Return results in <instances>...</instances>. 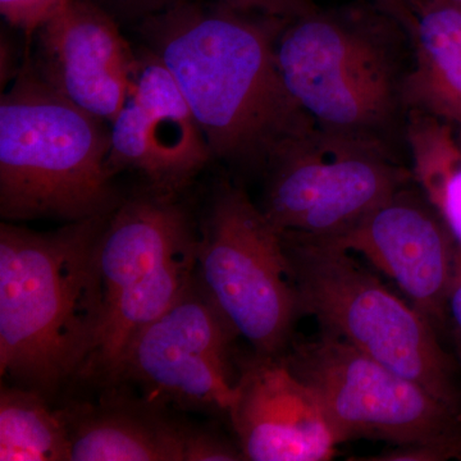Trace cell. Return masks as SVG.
<instances>
[{"mask_svg":"<svg viewBox=\"0 0 461 461\" xmlns=\"http://www.w3.org/2000/svg\"><path fill=\"white\" fill-rule=\"evenodd\" d=\"M318 240L366 258L433 326H445L459 244L426 196L402 187L348 230Z\"/></svg>","mask_w":461,"mask_h":461,"instance_id":"cell-11","label":"cell"},{"mask_svg":"<svg viewBox=\"0 0 461 461\" xmlns=\"http://www.w3.org/2000/svg\"><path fill=\"white\" fill-rule=\"evenodd\" d=\"M235 330L193 281L127 346L108 387L136 384L167 408L229 417L236 396Z\"/></svg>","mask_w":461,"mask_h":461,"instance_id":"cell-9","label":"cell"},{"mask_svg":"<svg viewBox=\"0 0 461 461\" xmlns=\"http://www.w3.org/2000/svg\"><path fill=\"white\" fill-rule=\"evenodd\" d=\"M284 21L177 2L149 18V50L168 69L212 156L266 168L273 154L315 124L286 89L276 39Z\"/></svg>","mask_w":461,"mask_h":461,"instance_id":"cell-1","label":"cell"},{"mask_svg":"<svg viewBox=\"0 0 461 461\" xmlns=\"http://www.w3.org/2000/svg\"><path fill=\"white\" fill-rule=\"evenodd\" d=\"M245 460L239 445L204 427L191 426L185 441L184 461Z\"/></svg>","mask_w":461,"mask_h":461,"instance_id":"cell-19","label":"cell"},{"mask_svg":"<svg viewBox=\"0 0 461 461\" xmlns=\"http://www.w3.org/2000/svg\"><path fill=\"white\" fill-rule=\"evenodd\" d=\"M71 436V461H184L189 424L147 397L118 391L100 402L62 408Z\"/></svg>","mask_w":461,"mask_h":461,"instance_id":"cell-14","label":"cell"},{"mask_svg":"<svg viewBox=\"0 0 461 461\" xmlns=\"http://www.w3.org/2000/svg\"><path fill=\"white\" fill-rule=\"evenodd\" d=\"M108 168L139 173L158 193L178 195L208 165L211 148L162 60L138 56L126 102L109 122Z\"/></svg>","mask_w":461,"mask_h":461,"instance_id":"cell-10","label":"cell"},{"mask_svg":"<svg viewBox=\"0 0 461 461\" xmlns=\"http://www.w3.org/2000/svg\"><path fill=\"white\" fill-rule=\"evenodd\" d=\"M455 459L461 460V433L459 436V439H457L456 454H455Z\"/></svg>","mask_w":461,"mask_h":461,"instance_id":"cell-24","label":"cell"},{"mask_svg":"<svg viewBox=\"0 0 461 461\" xmlns=\"http://www.w3.org/2000/svg\"><path fill=\"white\" fill-rule=\"evenodd\" d=\"M229 420L245 460L326 461L338 453L320 399L280 357L254 354L240 364Z\"/></svg>","mask_w":461,"mask_h":461,"instance_id":"cell-13","label":"cell"},{"mask_svg":"<svg viewBox=\"0 0 461 461\" xmlns=\"http://www.w3.org/2000/svg\"><path fill=\"white\" fill-rule=\"evenodd\" d=\"M195 278L254 353H286L302 313L281 232L229 182L215 187L200 222Z\"/></svg>","mask_w":461,"mask_h":461,"instance_id":"cell-6","label":"cell"},{"mask_svg":"<svg viewBox=\"0 0 461 461\" xmlns=\"http://www.w3.org/2000/svg\"><path fill=\"white\" fill-rule=\"evenodd\" d=\"M411 50L402 86L405 111L461 129V5L451 0H384Z\"/></svg>","mask_w":461,"mask_h":461,"instance_id":"cell-15","label":"cell"},{"mask_svg":"<svg viewBox=\"0 0 461 461\" xmlns=\"http://www.w3.org/2000/svg\"><path fill=\"white\" fill-rule=\"evenodd\" d=\"M0 460L71 461V436L62 409L23 386L0 390Z\"/></svg>","mask_w":461,"mask_h":461,"instance_id":"cell-17","label":"cell"},{"mask_svg":"<svg viewBox=\"0 0 461 461\" xmlns=\"http://www.w3.org/2000/svg\"><path fill=\"white\" fill-rule=\"evenodd\" d=\"M456 447L451 444H411L397 446L393 450L364 457L373 461H441L453 459Z\"/></svg>","mask_w":461,"mask_h":461,"instance_id":"cell-21","label":"cell"},{"mask_svg":"<svg viewBox=\"0 0 461 461\" xmlns=\"http://www.w3.org/2000/svg\"><path fill=\"white\" fill-rule=\"evenodd\" d=\"M105 2L115 8L124 9L129 14H135V12L150 14V12L162 11L177 0H105Z\"/></svg>","mask_w":461,"mask_h":461,"instance_id":"cell-23","label":"cell"},{"mask_svg":"<svg viewBox=\"0 0 461 461\" xmlns=\"http://www.w3.org/2000/svg\"><path fill=\"white\" fill-rule=\"evenodd\" d=\"M300 313L460 411L455 364L436 327L348 251L281 232Z\"/></svg>","mask_w":461,"mask_h":461,"instance_id":"cell-5","label":"cell"},{"mask_svg":"<svg viewBox=\"0 0 461 461\" xmlns=\"http://www.w3.org/2000/svg\"><path fill=\"white\" fill-rule=\"evenodd\" d=\"M220 5L242 14H258L284 23L317 9L312 0H220Z\"/></svg>","mask_w":461,"mask_h":461,"instance_id":"cell-20","label":"cell"},{"mask_svg":"<svg viewBox=\"0 0 461 461\" xmlns=\"http://www.w3.org/2000/svg\"><path fill=\"white\" fill-rule=\"evenodd\" d=\"M456 131H457V139H459L460 147H461V129L460 130H456Z\"/></svg>","mask_w":461,"mask_h":461,"instance_id":"cell-25","label":"cell"},{"mask_svg":"<svg viewBox=\"0 0 461 461\" xmlns=\"http://www.w3.org/2000/svg\"><path fill=\"white\" fill-rule=\"evenodd\" d=\"M280 357L314 391L339 444L375 438L456 447L459 411L333 333L294 342Z\"/></svg>","mask_w":461,"mask_h":461,"instance_id":"cell-8","label":"cell"},{"mask_svg":"<svg viewBox=\"0 0 461 461\" xmlns=\"http://www.w3.org/2000/svg\"><path fill=\"white\" fill-rule=\"evenodd\" d=\"M107 123L58 93L27 59L0 100L3 220L68 223L112 213L122 200L108 168Z\"/></svg>","mask_w":461,"mask_h":461,"instance_id":"cell-3","label":"cell"},{"mask_svg":"<svg viewBox=\"0 0 461 461\" xmlns=\"http://www.w3.org/2000/svg\"><path fill=\"white\" fill-rule=\"evenodd\" d=\"M263 213L280 232L338 235L408 185L386 142L317 126L282 145L266 166Z\"/></svg>","mask_w":461,"mask_h":461,"instance_id":"cell-7","label":"cell"},{"mask_svg":"<svg viewBox=\"0 0 461 461\" xmlns=\"http://www.w3.org/2000/svg\"><path fill=\"white\" fill-rule=\"evenodd\" d=\"M71 0H0V14L27 36L39 32Z\"/></svg>","mask_w":461,"mask_h":461,"instance_id":"cell-18","label":"cell"},{"mask_svg":"<svg viewBox=\"0 0 461 461\" xmlns=\"http://www.w3.org/2000/svg\"><path fill=\"white\" fill-rule=\"evenodd\" d=\"M451 2L456 3V5H461V0H451Z\"/></svg>","mask_w":461,"mask_h":461,"instance_id":"cell-26","label":"cell"},{"mask_svg":"<svg viewBox=\"0 0 461 461\" xmlns=\"http://www.w3.org/2000/svg\"><path fill=\"white\" fill-rule=\"evenodd\" d=\"M32 63L58 93L109 123L131 89L138 54L102 5L71 0L36 32Z\"/></svg>","mask_w":461,"mask_h":461,"instance_id":"cell-12","label":"cell"},{"mask_svg":"<svg viewBox=\"0 0 461 461\" xmlns=\"http://www.w3.org/2000/svg\"><path fill=\"white\" fill-rule=\"evenodd\" d=\"M446 324H448L453 332L455 345L459 351L461 359V247H457L456 263L453 280L448 288L447 300H446Z\"/></svg>","mask_w":461,"mask_h":461,"instance_id":"cell-22","label":"cell"},{"mask_svg":"<svg viewBox=\"0 0 461 461\" xmlns=\"http://www.w3.org/2000/svg\"><path fill=\"white\" fill-rule=\"evenodd\" d=\"M412 177L461 247V147L456 129L433 115L406 111Z\"/></svg>","mask_w":461,"mask_h":461,"instance_id":"cell-16","label":"cell"},{"mask_svg":"<svg viewBox=\"0 0 461 461\" xmlns=\"http://www.w3.org/2000/svg\"><path fill=\"white\" fill-rule=\"evenodd\" d=\"M388 16L315 9L281 27L276 57L282 80L318 129L386 142L406 113L409 65H402V26Z\"/></svg>","mask_w":461,"mask_h":461,"instance_id":"cell-4","label":"cell"},{"mask_svg":"<svg viewBox=\"0 0 461 461\" xmlns=\"http://www.w3.org/2000/svg\"><path fill=\"white\" fill-rule=\"evenodd\" d=\"M109 214L50 232L0 224L3 378L50 397L83 375L104 327L98 248Z\"/></svg>","mask_w":461,"mask_h":461,"instance_id":"cell-2","label":"cell"}]
</instances>
